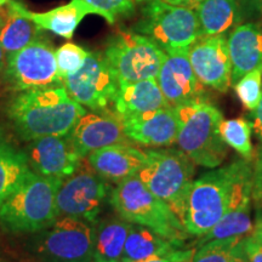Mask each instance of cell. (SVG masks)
<instances>
[{"label":"cell","mask_w":262,"mask_h":262,"mask_svg":"<svg viewBox=\"0 0 262 262\" xmlns=\"http://www.w3.org/2000/svg\"><path fill=\"white\" fill-rule=\"evenodd\" d=\"M253 164L243 157L217 166L193 181L183 225L202 237L244 199L251 198Z\"/></svg>","instance_id":"obj_1"},{"label":"cell","mask_w":262,"mask_h":262,"mask_svg":"<svg viewBox=\"0 0 262 262\" xmlns=\"http://www.w3.org/2000/svg\"><path fill=\"white\" fill-rule=\"evenodd\" d=\"M84 114L85 108L61 85L22 91L8 108L15 131L26 141L68 135Z\"/></svg>","instance_id":"obj_2"},{"label":"cell","mask_w":262,"mask_h":262,"mask_svg":"<svg viewBox=\"0 0 262 262\" xmlns=\"http://www.w3.org/2000/svg\"><path fill=\"white\" fill-rule=\"evenodd\" d=\"M63 180L29 171L0 206V225L12 233H35L58 217L56 196Z\"/></svg>","instance_id":"obj_3"},{"label":"cell","mask_w":262,"mask_h":262,"mask_svg":"<svg viewBox=\"0 0 262 262\" xmlns=\"http://www.w3.org/2000/svg\"><path fill=\"white\" fill-rule=\"evenodd\" d=\"M179 123L176 142L195 165L215 169L220 166L228 155V146L220 134L224 119L217 107L206 100L173 107Z\"/></svg>","instance_id":"obj_4"},{"label":"cell","mask_w":262,"mask_h":262,"mask_svg":"<svg viewBox=\"0 0 262 262\" xmlns=\"http://www.w3.org/2000/svg\"><path fill=\"white\" fill-rule=\"evenodd\" d=\"M110 203L125 221L145 226L176 243L186 245V241L192 237L175 211L153 194L137 175L117 183L110 194Z\"/></svg>","instance_id":"obj_5"},{"label":"cell","mask_w":262,"mask_h":262,"mask_svg":"<svg viewBox=\"0 0 262 262\" xmlns=\"http://www.w3.org/2000/svg\"><path fill=\"white\" fill-rule=\"evenodd\" d=\"M194 165L181 149H148L147 160L137 172V178L183 222L189 191L194 181Z\"/></svg>","instance_id":"obj_6"},{"label":"cell","mask_w":262,"mask_h":262,"mask_svg":"<svg viewBox=\"0 0 262 262\" xmlns=\"http://www.w3.org/2000/svg\"><path fill=\"white\" fill-rule=\"evenodd\" d=\"M135 29L165 52L191 48L203 38L195 10L164 0H153L143 9Z\"/></svg>","instance_id":"obj_7"},{"label":"cell","mask_w":262,"mask_h":262,"mask_svg":"<svg viewBox=\"0 0 262 262\" xmlns=\"http://www.w3.org/2000/svg\"><path fill=\"white\" fill-rule=\"evenodd\" d=\"M104 58L119 85L158 77L165 51L137 32H118L108 42Z\"/></svg>","instance_id":"obj_8"},{"label":"cell","mask_w":262,"mask_h":262,"mask_svg":"<svg viewBox=\"0 0 262 262\" xmlns=\"http://www.w3.org/2000/svg\"><path fill=\"white\" fill-rule=\"evenodd\" d=\"M44 231L37 244L44 262H94L95 224L60 216Z\"/></svg>","instance_id":"obj_9"},{"label":"cell","mask_w":262,"mask_h":262,"mask_svg":"<svg viewBox=\"0 0 262 262\" xmlns=\"http://www.w3.org/2000/svg\"><path fill=\"white\" fill-rule=\"evenodd\" d=\"M6 79L18 91H28L61 85L55 50L50 44L34 40L6 57Z\"/></svg>","instance_id":"obj_10"},{"label":"cell","mask_w":262,"mask_h":262,"mask_svg":"<svg viewBox=\"0 0 262 262\" xmlns=\"http://www.w3.org/2000/svg\"><path fill=\"white\" fill-rule=\"evenodd\" d=\"M110 185L93 169H78L63 180L58 188V216L79 219L96 224L106 202Z\"/></svg>","instance_id":"obj_11"},{"label":"cell","mask_w":262,"mask_h":262,"mask_svg":"<svg viewBox=\"0 0 262 262\" xmlns=\"http://www.w3.org/2000/svg\"><path fill=\"white\" fill-rule=\"evenodd\" d=\"M64 88L75 102L93 111H103L114 102L119 84L104 55L90 52L83 67L64 78Z\"/></svg>","instance_id":"obj_12"},{"label":"cell","mask_w":262,"mask_h":262,"mask_svg":"<svg viewBox=\"0 0 262 262\" xmlns=\"http://www.w3.org/2000/svg\"><path fill=\"white\" fill-rule=\"evenodd\" d=\"M189 61L203 85L227 93L232 84V63L228 41L224 34L196 40L189 48Z\"/></svg>","instance_id":"obj_13"},{"label":"cell","mask_w":262,"mask_h":262,"mask_svg":"<svg viewBox=\"0 0 262 262\" xmlns=\"http://www.w3.org/2000/svg\"><path fill=\"white\" fill-rule=\"evenodd\" d=\"M160 90L170 107L204 98V85L198 80L189 61V48L165 52L157 77Z\"/></svg>","instance_id":"obj_14"},{"label":"cell","mask_w":262,"mask_h":262,"mask_svg":"<svg viewBox=\"0 0 262 262\" xmlns=\"http://www.w3.org/2000/svg\"><path fill=\"white\" fill-rule=\"evenodd\" d=\"M68 137L83 159L103 147L130 142L124 131L122 118L116 112L106 110L84 114L75 123Z\"/></svg>","instance_id":"obj_15"},{"label":"cell","mask_w":262,"mask_h":262,"mask_svg":"<svg viewBox=\"0 0 262 262\" xmlns=\"http://www.w3.org/2000/svg\"><path fill=\"white\" fill-rule=\"evenodd\" d=\"M27 158L29 166L39 175L62 180L73 175L83 160L68 135L45 136L31 141Z\"/></svg>","instance_id":"obj_16"},{"label":"cell","mask_w":262,"mask_h":262,"mask_svg":"<svg viewBox=\"0 0 262 262\" xmlns=\"http://www.w3.org/2000/svg\"><path fill=\"white\" fill-rule=\"evenodd\" d=\"M122 120L127 139L142 146H171L178 139L179 123L172 107L124 117Z\"/></svg>","instance_id":"obj_17"},{"label":"cell","mask_w":262,"mask_h":262,"mask_svg":"<svg viewBox=\"0 0 262 262\" xmlns=\"http://www.w3.org/2000/svg\"><path fill=\"white\" fill-rule=\"evenodd\" d=\"M147 160V150L129 143H118L94 150L88 156L90 168L107 182L119 183L137 175Z\"/></svg>","instance_id":"obj_18"},{"label":"cell","mask_w":262,"mask_h":262,"mask_svg":"<svg viewBox=\"0 0 262 262\" xmlns=\"http://www.w3.org/2000/svg\"><path fill=\"white\" fill-rule=\"evenodd\" d=\"M232 83L262 66V29L256 25L238 26L227 38Z\"/></svg>","instance_id":"obj_19"},{"label":"cell","mask_w":262,"mask_h":262,"mask_svg":"<svg viewBox=\"0 0 262 262\" xmlns=\"http://www.w3.org/2000/svg\"><path fill=\"white\" fill-rule=\"evenodd\" d=\"M113 103L116 113L120 118L170 107L157 78L119 85Z\"/></svg>","instance_id":"obj_20"},{"label":"cell","mask_w":262,"mask_h":262,"mask_svg":"<svg viewBox=\"0 0 262 262\" xmlns=\"http://www.w3.org/2000/svg\"><path fill=\"white\" fill-rule=\"evenodd\" d=\"M182 249H187L185 244L170 241L145 226L131 224L122 262H140L169 256Z\"/></svg>","instance_id":"obj_21"},{"label":"cell","mask_w":262,"mask_h":262,"mask_svg":"<svg viewBox=\"0 0 262 262\" xmlns=\"http://www.w3.org/2000/svg\"><path fill=\"white\" fill-rule=\"evenodd\" d=\"M22 12L31 18L39 29L54 33L64 39H72L78 26L86 15L94 14L93 9L83 0H71L68 4L57 6L45 12H32L22 4Z\"/></svg>","instance_id":"obj_22"},{"label":"cell","mask_w":262,"mask_h":262,"mask_svg":"<svg viewBox=\"0 0 262 262\" xmlns=\"http://www.w3.org/2000/svg\"><path fill=\"white\" fill-rule=\"evenodd\" d=\"M130 226L120 216L97 221L94 232V262H122Z\"/></svg>","instance_id":"obj_23"},{"label":"cell","mask_w":262,"mask_h":262,"mask_svg":"<svg viewBox=\"0 0 262 262\" xmlns=\"http://www.w3.org/2000/svg\"><path fill=\"white\" fill-rule=\"evenodd\" d=\"M6 4L8 14L0 26V42L8 57L37 40V34L40 29L22 12V3L9 0Z\"/></svg>","instance_id":"obj_24"},{"label":"cell","mask_w":262,"mask_h":262,"mask_svg":"<svg viewBox=\"0 0 262 262\" xmlns=\"http://www.w3.org/2000/svg\"><path fill=\"white\" fill-rule=\"evenodd\" d=\"M29 171L27 156L10 142L0 127V206Z\"/></svg>","instance_id":"obj_25"},{"label":"cell","mask_w":262,"mask_h":262,"mask_svg":"<svg viewBox=\"0 0 262 262\" xmlns=\"http://www.w3.org/2000/svg\"><path fill=\"white\" fill-rule=\"evenodd\" d=\"M194 9L203 37L224 34L237 22V0H203Z\"/></svg>","instance_id":"obj_26"},{"label":"cell","mask_w":262,"mask_h":262,"mask_svg":"<svg viewBox=\"0 0 262 262\" xmlns=\"http://www.w3.org/2000/svg\"><path fill=\"white\" fill-rule=\"evenodd\" d=\"M254 231V224L251 220V198L244 199L237 208L226 214L220 221L199 237L196 247L216 239L241 238L250 235Z\"/></svg>","instance_id":"obj_27"},{"label":"cell","mask_w":262,"mask_h":262,"mask_svg":"<svg viewBox=\"0 0 262 262\" xmlns=\"http://www.w3.org/2000/svg\"><path fill=\"white\" fill-rule=\"evenodd\" d=\"M251 129H253V123L244 118L222 119L220 124V134L226 145L232 147L244 159L250 162L254 157Z\"/></svg>","instance_id":"obj_28"},{"label":"cell","mask_w":262,"mask_h":262,"mask_svg":"<svg viewBox=\"0 0 262 262\" xmlns=\"http://www.w3.org/2000/svg\"><path fill=\"white\" fill-rule=\"evenodd\" d=\"M234 90L242 104L254 112L262 97V66L243 75L235 83Z\"/></svg>","instance_id":"obj_29"},{"label":"cell","mask_w":262,"mask_h":262,"mask_svg":"<svg viewBox=\"0 0 262 262\" xmlns=\"http://www.w3.org/2000/svg\"><path fill=\"white\" fill-rule=\"evenodd\" d=\"M241 238L216 239L199 245L191 262H232L233 249Z\"/></svg>","instance_id":"obj_30"},{"label":"cell","mask_w":262,"mask_h":262,"mask_svg":"<svg viewBox=\"0 0 262 262\" xmlns=\"http://www.w3.org/2000/svg\"><path fill=\"white\" fill-rule=\"evenodd\" d=\"M90 52L85 50L79 45L73 44V42H66L55 50V56H56L57 71L62 80L67 78L68 75L75 73L83 67L85 60L89 56Z\"/></svg>","instance_id":"obj_31"},{"label":"cell","mask_w":262,"mask_h":262,"mask_svg":"<svg viewBox=\"0 0 262 262\" xmlns=\"http://www.w3.org/2000/svg\"><path fill=\"white\" fill-rule=\"evenodd\" d=\"M93 9L94 14L102 16L108 24H114L122 16H130L134 12L133 0H83Z\"/></svg>","instance_id":"obj_32"},{"label":"cell","mask_w":262,"mask_h":262,"mask_svg":"<svg viewBox=\"0 0 262 262\" xmlns=\"http://www.w3.org/2000/svg\"><path fill=\"white\" fill-rule=\"evenodd\" d=\"M251 201L257 210L262 209V145L255 158L253 165V180H251Z\"/></svg>","instance_id":"obj_33"},{"label":"cell","mask_w":262,"mask_h":262,"mask_svg":"<svg viewBox=\"0 0 262 262\" xmlns=\"http://www.w3.org/2000/svg\"><path fill=\"white\" fill-rule=\"evenodd\" d=\"M243 248L249 262H262V242L253 234L243 239Z\"/></svg>","instance_id":"obj_34"},{"label":"cell","mask_w":262,"mask_h":262,"mask_svg":"<svg viewBox=\"0 0 262 262\" xmlns=\"http://www.w3.org/2000/svg\"><path fill=\"white\" fill-rule=\"evenodd\" d=\"M194 251V249H182V250L176 251V253L169 255V256L150 258V260L140 262H191Z\"/></svg>","instance_id":"obj_35"},{"label":"cell","mask_w":262,"mask_h":262,"mask_svg":"<svg viewBox=\"0 0 262 262\" xmlns=\"http://www.w3.org/2000/svg\"><path fill=\"white\" fill-rule=\"evenodd\" d=\"M253 129L262 145V97L256 110L253 112Z\"/></svg>","instance_id":"obj_36"},{"label":"cell","mask_w":262,"mask_h":262,"mask_svg":"<svg viewBox=\"0 0 262 262\" xmlns=\"http://www.w3.org/2000/svg\"><path fill=\"white\" fill-rule=\"evenodd\" d=\"M244 239V238H243ZM243 239L238 242L233 249V256H232V262H249L247 254H245L243 248Z\"/></svg>","instance_id":"obj_37"},{"label":"cell","mask_w":262,"mask_h":262,"mask_svg":"<svg viewBox=\"0 0 262 262\" xmlns=\"http://www.w3.org/2000/svg\"><path fill=\"white\" fill-rule=\"evenodd\" d=\"M164 2L169 3V4L172 5H180V6H186V8H195L199 3L203 2V0H164Z\"/></svg>","instance_id":"obj_38"},{"label":"cell","mask_w":262,"mask_h":262,"mask_svg":"<svg viewBox=\"0 0 262 262\" xmlns=\"http://www.w3.org/2000/svg\"><path fill=\"white\" fill-rule=\"evenodd\" d=\"M251 234H253L256 239H258V241L262 242V220L261 219H258V217L256 219V224L254 225V231Z\"/></svg>","instance_id":"obj_39"},{"label":"cell","mask_w":262,"mask_h":262,"mask_svg":"<svg viewBox=\"0 0 262 262\" xmlns=\"http://www.w3.org/2000/svg\"><path fill=\"white\" fill-rule=\"evenodd\" d=\"M0 26H2V18H0ZM5 52H4V49L2 47V42H0V72L3 71V68H4V64H5Z\"/></svg>","instance_id":"obj_40"},{"label":"cell","mask_w":262,"mask_h":262,"mask_svg":"<svg viewBox=\"0 0 262 262\" xmlns=\"http://www.w3.org/2000/svg\"><path fill=\"white\" fill-rule=\"evenodd\" d=\"M0 262H8V261H6L5 256H4V254H3L2 249H0Z\"/></svg>","instance_id":"obj_41"},{"label":"cell","mask_w":262,"mask_h":262,"mask_svg":"<svg viewBox=\"0 0 262 262\" xmlns=\"http://www.w3.org/2000/svg\"><path fill=\"white\" fill-rule=\"evenodd\" d=\"M8 2H9V0H0V8H2L3 5H5Z\"/></svg>","instance_id":"obj_42"},{"label":"cell","mask_w":262,"mask_h":262,"mask_svg":"<svg viewBox=\"0 0 262 262\" xmlns=\"http://www.w3.org/2000/svg\"><path fill=\"white\" fill-rule=\"evenodd\" d=\"M257 217H258V219H261V220H262V216H261V215H258V216H257Z\"/></svg>","instance_id":"obj_43"},{"label":"cell","mask_w":262,"mask_h":262,"mask_svg":"<svg viewBox=\"0 0 262 262\" xmlns=\"http://www.w3.org/2000/svg\"><path fill=\"white\" fill-rule=\"evenodd\" d=\"M136 2H143V0H136Z\"/></svg>","instance_id":"obj_44"},{"label":"cell","mask_w":262,"mask_h":262,"mask_svg":"<svg viewBox=\"0 0 262 262\" xmlns=\"http://www.w3.org/2000/svg\"><path fill=\"white\" fill-rule=\"evenodd\" d=\"M260 3H261V8H262V0H260Z\"/></svg>","instance_id":"obj_45"}]
</instances>
